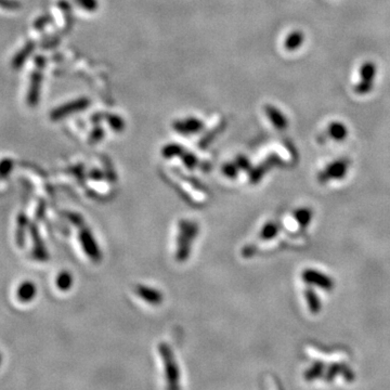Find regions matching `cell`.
<instances>
[{
	"mask_svg": "<svg viewBox=\"0 0 390 390\" xmlns=\"http://www.w3.org/2000/svg\"><path fill=\"white\" fill-rule=\"evenodd\" d=\"M301 279L310 285H318L325 291H330L334 287V283L330 277L321 272L313 269H306L301 273Z\"/></svg>",
	"mask_w": 390,
	"mask_h": 390,
	"instance_id": "cell-1",
	"label": "cell"
},
{
	"mask_svg": "<svg viewBox=\"0 0 390 390\" xmlns=\"http://www.w3.org/2000/svg\"><path fill=\"white\" fill-rule=\"evenodd\" d=\"M348 166L349 161H347V159H339V161L330 164L324 172L319 175V181L325 182V181L330 179L344 178L347 174V170H348Z\"/></svg>",
	"mask_w": 390,
	"mask_h": 390,
	"instance_id": "cell-2",
	"label": "cell"
},
{
	"mask_svg": "<svg viewBox=\"0 0 390 390\" xmlns=\"http://www.w3.org/2000/svg\"><path fill=\"white\" fill-rule=\"evenodd\" d=\"M30 232L31 240H33V252H31L33 257L39 261H47V259L49 258V254H48V250L40 237L39 230L36 223H30Z\"/></svg>",
	"mask_w": 390,
	"mask_h": 390,
	"instance_id": "cell-3",
	"label": "cell"
},
{
	"mask_svg": "<svg viewBox=\"0 0 390 390\" xmlns=\"http://www.w3.org/2000/svg\"><path fill=\"white\" fill-rule=\"evenodd\" d=\"M30 220L25 212L21 211L17 216V229H15V244L20 248L25 246L26 231L30 229Z\"/></svg>",
	"mask_w": 390,
	"mask_h": 390,
	"instance_id": "cell-4",
	"label": "cell"
},
{
	"mask_svg": "<svg viewBox=\"0 0 390 390\" xmlns=\"http://www.w3.org/2000/svg\"><path fill=\"white\" fill-rule=\"evenodd\" d=\"M40 85H41V73L39 71L33 72L30 76V89L28 93V103L31 108L37 105L39 100L40 93Z\"/></svg>",
	"mask_w": 390,
	"mask_h": 390,
	"instance_id": "cell-5",
	"label": "cell"
},
{
	"mask_svg": "<svg viewBox=\"0 0 390 390\" xmlns=\"http://www.w3.org/2000/svg\"><path fill=\"white\" fill-rule=\"evenodd\" d=\"M37 287L31 281L21 283L17 290V298L21 302H30L36 297Z\"/></svg>",
	"mask_w": 390,
	"mask_h": 390,
	"instance_id": "cell-6",
	"label": "cell"
},
{
	"mask_svg": "<svg viewBox=\"0 0 390 390\" xmlns=\"http://www.w3.org/2000/svg\"><path fill=\"white\" fill-rule=\"evenodd\" d=\"M34 48H35L34 42L30 41V42H28V44H26V45L22 48V49H21V50L17 53V55H15V56L13 57V59H12V63H11V65H12L13 69H20L21 67H22V66L24 65V63H25L26 60H28V59L30 58V56L31 55V52H33Z\"/></svg>",
	"mask_w": 390,
	"mask_h": 390,
	"instance_id": "cell-7",
	"label": "cell"
},
{
	"mask_svg": "<svg viewBox=\"0 0 390 390\" xmlns=\"http://www.w3.org/2000/svg\"><path fill=\"white\" fill-rule=\"evenodd\" d=\"M266 113L268 115L269 119L271 120L272 124H273L276 128H279V129H285L287 127V120L284 117L281 112L273 108V106L268 105L266 108Z\"/></svg>",
	"mask_w": 390,
	"mask_h": 390,
	"instance_id": "cell-8",
	"label": "cell"
},
{
	"mask_svg": "<svg viewBox=\"0 0 390 390\" xmlns=\"http://www.w3.org/2000/svg\"><path fill=\"white\" fill-rule=\"evenodd\" d=\"M328 135L335 141H343L348 136V130L344 124L335 121L329 126Z\"/></svg>",
	"mask_w": 390,
	"mask_h": 390,
	"instance_id": "cell-9",
	"label": "cell"
},
{
	"mask_svg": "<svg viewBox=\"0 0 390 390\" xmlns=\"http://www.w3.org/2000/svg\"><path fill=\"white\" fill-rule=\"evenodd\" d=\"M304 40V35L300 30H295L287 36V38L284 41V47L288 51H293L298 49L299 47L302 45Z\"/></svg>",
	"mask_w": 390,
	"mask_h": 390,
	"instance_id": "cell-10",
	"label": "cell"
},
{
	"mask_svg": "<svg viewBox=\"0 0 390 390\" xmlns=\"http://www.w3.org/2000/svg\"><path fill=\"white\" fill-rule=\"evenodd\" d=\"M376 75V65L373 62H365L360 67V77L361 81L373 83Z\"/></svg>",
	"mask_w": 390,
	"mask_h": 390,
	"instance_id": "cell-11",
	"label": "cell"
},
{
	"mask_svg": "<svg viewBox=\"0 0 390 390\" xmlns=\"http://www.w3.org/2000/svg\"><path fill=\"white\" fill-rule=\"evenodd\" d=\"M56 284L59 290L62 292H66L68 290H71L72 284H73V276L69 273L68 271H62L58 274Z\"/></svg>",
	"mask_w": 390,
	"mask_h": 390,
	"instance_id": "cell-12",
	"label": "cell"
},
{
	"mask_svg": "<svg viewBox=\"0 0 390 390\" xmlns=\"http://www.w3.org/2000/svg\"><path fill=\"white\" fill-rule=\"evenodd\" d=\"M294 218L296 219L297 222L300 224V227H307L312 219V211L309 208H300L297 210L294 213Z\"/></svg>",
	"mask_w": 390,
	"mask_h": 390,
	"instance_id": "cell-13",
	"label": "cell"
},
{
	"mask_svg": "<svg viewBox=\"0 0 390 390\" xmlns=\"http://www.w3.org/2000/svg\"><path fill=\"white\" fill-rule=\"evenodd\" d=\"M14 168V161L10 157L0 159V180L7 179Z\"/></svg>",
	"mask_w": 390,
	"mask_h": 390,
	"instance_id": "cell-14",
	"label": "cell"
},
{
	"mask_svg": "<svg viewBox=\"0 0 390 390\" xmlns=\"http://www.w3.org/2000/svg\"><path fill=\"white\" fill-rule=\"evenodd\" d=\"M304 294H306V299H307V302H308L310 311H311V313H314V314L319 313L320 309H321V304H320V300H319V298L317 297L316 293H314L312 290H307Z\"/></svg>",
	"mask_w": 390,
	"mask_h": 390,
	"instance_id": "cell-15",
	"label": "cell"
},
{
	"mask_svg": "<svg viewBox=\"0 0 390 390\" xmlns=\"http://www.w3.org/2000/svg\"><path fill=\"white\" fill-rule=\"evenodd\" d=\"M138 292H140V296L148 301L158 302V301H161V299H162L161 294L150 290V288H138Z\"/></svg>",
	"mask_w": 390,
	"mask_h": 390,
	"instance_id": "cell-16",
	"label": "cell"
},
{
	"mask_svg": "<svg viewBox=\"0 0 390 390\" xmlns=\"http://www.w3.org/2000/svg\"><path fill=\"white\" fill-rule=\"evenodd\" d=\"M277 232H279V228H277L276 224L269 222L266 224L263 231H261V238L264 240H271L276 236Z\"/></svg>",
	"mask_w": 390,
	"mask_h": 390,
	"instance_id": "cell-17",
	"label": "cell"
},
{
	"mask_svg": "<svg viewBox=\"0 0 390 390\" xmlns=\"http://www.w3.org/2000/svg\"><path fill=\"white\" fill-rule=\"evenodd\" d=\"M0 7L8 11H17L21 8V3L18 0H0Z\"/></svg>",
	"mask_w": 390,
	"mask_h": 390,
	"instance_id": "cell-18",
	"label": "cell"
},
{
	"mask_svg": "<svg viewBox=\"0 0 390 390\" xmlns=\"http://www.w3.org/2000/svg\"><path fill=\"white\" fill-rule=\"evenodd\" d=\"M372 89H373V83L361 81L359 84L356 85L355 91L358 94H366V93L370 92Z\"/></svg>",
	"mask_w": 390,
	"mask_h": 390,
	"instance_id": "cell-19",
	"label": "cell"
},
{
	"mask_svg": "<svg viewBox=\"0 0 390 390\" xmlns=\"http://www.w3.org/2000/svg\"><path fill=\"white\" fill-rule=\"evenodd\" d=\"M321 371H322V366H321V364H320V363H317L316 365L310 368V370L307 372L306 378H308V379H311V378L313 379V378H316V377L319 375V373H321Z\"/></svg>",
	"mask_w": 390,
	"mask_h": 390,
	"instance_id": "cell-20",
	"label": "cell"
},
{
	"mask_svg": "<svg viewBox=\"0 0 390 390\" xmlns=\"http://www.w3.org/2000/svg\"><path fill=\"white\" fill-rule=\"evenodd\" d=\"M1 362H2V355L1 352H0V364H1Z\"/></svg>",
	"mask_w": 390,
	"mask_h": 390,
	"instance_id": "cell-21",
	"label": "cell"
}]
</instances>
